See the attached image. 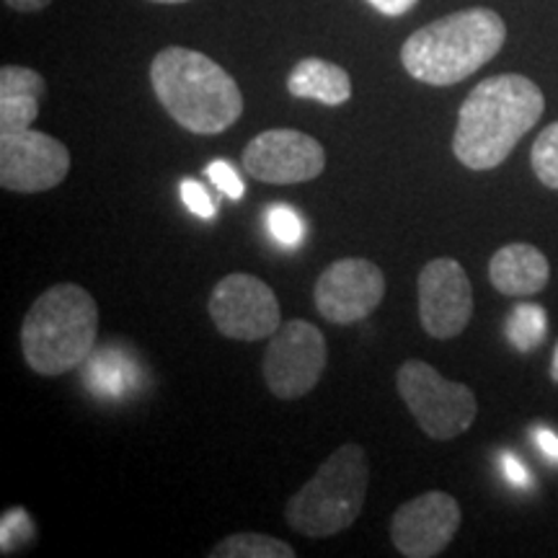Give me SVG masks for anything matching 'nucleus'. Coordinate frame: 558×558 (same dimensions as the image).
<instances>
[{
  "instance_id": "aec40b11",
  "label": "nucleus",
  "mask_w": 558,
  "mask_h": 558,
  "mask_svg": "<svg viewBox=\"0 0 558 558\" xmlns=\"http://www.w3.org/2000/svg\"><path fill=\"white\" fill-rule=\"evenodd\" d=\"M88 380L90 388H96V393L101 396H122V390L130 386L128 378V365L124 360L117 357L114 352H104L101 357H96L88 367Z\"/></svg>"
},
{
  "instance_id": "9d476101",
  "label": "nucleus",
  "mask_w": 558,
  "mask_h": 558,
  "mask_svg": "<svg viewBox=\"0 0 558 558\" xmlns=\"http://www.w3.org/2000/svg\"><path fill=\"white\" fill-rule=\"evenodd\" d=\"M386 298V277L375 262L347 256L329 264L313 288L320 318L337 326L365 320Z\"/></svg>"
},
{
  "instance_id": "9b49d317",
  "label": "nucleus",
  "mask_w": 558,
  "mask_h": 558,
  "mask_svg": "<svg viewBox=\"0 0 558 558\" xmlns=\"http://www.w3.org/2000/svg\"><path fill=\"white\" fill-rule=\"evenodd\" d=\"M418 320L432 339L448 341L465 331L473 318V288L460 262L439 256L424 264L416 279Z\"/></svg>"
},
{
  "instance_id": "6e6552de",
  "label": "nucleus",
  "mask_w": 558,
  "mask_h": 558,
  "mask_svg": "<svg viewBox=\"0 0 558 558\" xmlns=\"http://www.w3.org/2000/svg\"><path fill=\"white\" fill-rule=\"evenodd\" d=\"M207 311L215 329L235 341L271 339L282 326L275 290L246 271L222 277L207 300Z\"/></svg>"
},
{
  "instance_id": "cd10ccee",
  "label": "nucleus",
  "mask_w": 558,
  "mask_h": 558,
  "mask_svg": "<svg viewBox=\"0 0 558 558\" xmlns=\"http://www.w3.org/2000/svg\"><path fill=\"white\" fill-rule=\"evenodd\" d=\"M550 375H554V380L558 383V347H556V354H554V367H550Z\"/></svg>"
},
{
  "instance_id": "c85d7f7f",
  "label": "nucleus",
  "mask_w": 558,
  "mask_h": 558,
  "mask_svg": "<svg viewBox=\"0 0 558 558\" xmlns=\"http://www.w3.org/2000/svg\"><path fill=\"white\" fill-rule=\"evenodd\" d=\"M153 3H163V5H177V3H186V0H153Z\"/></svg>"
},
{
  "instance_id": "f257e3e1",
  "label": "nucleus",
  "mask_w": 558,
  "mask_h": 558,
  "mask_svg": "<svg viewBox=\"0 0 558 558\" xmlns=\"http://www.w3.org/2000/svg\"><path fill=\"white\" fill-rule=\"evenodd\" d=\"M543 111L546 96L538 83L518 73L492 75L460 104L452 153L471 171L497 169L538 124Z\"/></svg>"
},
{
  "instance_id": "2eb2a0df",
  "label": "nucleus",
  "mask_w": 558,
  "mask_h": 558,
  "mask_svg": "<svg viewBox=\"0 0 558 558\" xmlns=\"http://www.w3.org/2000/svg\"><path fill=\"white\" fill-rule=\"evenodd\" d=\"M288 90L295 99H313L324 107H341L352 99V78L329 60L305 58L288 75Z\"/></svg>"
},
{
  "instance_id": "5701e85b",
  "label": "nucleus",
  "mask_w": 558,
  "mask_h": 558,
  "mask_svg": "<svg viewBox=\"0 0 558 558\" xmlns=\"http://www.w3.org/2000/svg\"><path fill=\"white\" fill-rule=\"evenodd\" d=\"M179 192H181V199H184V205L190 207L192 213L197 215V218H202V220L215 218L218 207H215L213 197H209L207 190L199 184L197 179H184V181H181Z\"/></svg>"
},
{
  "instance_id": "ddd939ff",
  "label": "nucleus",
  "mask_w": 558,
  "mask_h": 558,
  "mask_svg": "<svg viewBox=\"0 0 558 558\" xmlns=\"http://www.w3.org/2000/svg\"><path fill=\"white\" fill-rule=\"evenodd\" d=\"M463 522L456 497L427 492L396 509L390 520V541L407 558H435L450 546Z\"/></svg>"
},
{
  "instance_id": "7ed1b4c3",
  "label": "nucleus",
  "mask_w": 558,
  "mask_h": 558,
  "mask_svg": "<svg viewBox=\"0 0 558 558\" xmlns=\"http://www.w3.org/2000/svg\"><path fill=\"white\" fill-rule=\"evenodd\" d=\"M507 24L492 9H465L416 29L401 47L411 78L427 86H456L497 58Z\"/></svg>"
},
{
  "instance_id": "6ab92c4d",
  "label": "nucleus",
  "mask_w": 558,
  "mask_h": 558,
  "mask_svg": "<svg viewBox=\"0 0 558 558\" xmlns=\"http://www.w3.org/2000/svg\"><path fill=\"white\" fill-rule=\"evenodd\" d=\"M530 163H533V171L541 179V184L558 192V122L548 124L535 137L533 150H530Z\"/></svg>"
},
{
  "instance_id": "f03ea898",
  "label": "nucleus",
  "mask_w": 558,
  "mask_h": 558,
  "mask_svg": "<svg viewBox=\"0 0 558 558\" xmlns=\"http://www.w3.org/2000/svg\"><path fill=\"white\" fill-rule=\"evenodd\" d=\"M160 107L194 135H220L243 114V94L226 68L190 47H166L150 62Z\"/></svg>"
},
{
  "instance_id": "39448f33",
  "label": "nucleus",
  "mask_w": 558,
  "mask_h": 558,
  "mask_svg": "<svg viewBox=\"0 0 558 558\" xmlns=\"http://www.w3.org/2000/svg\"><path fill=\"white\" fill-rule=\"evenodd\" d=\"M367 484L369 465L362 445H341L318 465L316 476L288 499L284 520L305 538H331L344 533L362 514Z\"/></svg>"
},
{
  "instance_id": "b1692460",
  "label": "nucleus",
  "mask_w": 558,
  "mask_h": 558,
  "mask_svg": "<svg viewBox=\"0 0 558 558\" xmlns=\"http://www.w3.org/2000/svg\"><path fill=\"white\" fill-rule=\"evenodd\" d=\"M533 437H535V445H538L543 456L556 460L558 463V435L556 432H550L548 427H535Z\"/></svg>"
},
{
  "instance_id": "423d86ee",
  "label": "nucleus",
  "mask_w": 558,
  "mask_h": 558,
  "mask_svg": "<svg viewBox=\"0 0 558 558\" xmlns=\"http://www.w3.org/2000/svg\"><path fill=\"white\" fill-rule=\"evenodd\" d=\"M396 390L418 429L437 442H450L476 422L478 401L463 383L448 380L429 362L407 360L396 373Z\"/></svg>"
},
{
  "instance_id": "393cba45",
  "label": "nucleus",
  "mask_w": 558,
  "mask_h": 558,
  "mask_svg": "<svg viewBox=\"0 0 558 558\" xmlns=\"http://www.w3.org/2000/svg\"><path fill=\"white\" fill-rule=\"evenodd\" d=\"M375 11H380L383 16H403L416 5V0H367Z\"/></svg>"
},
{
  "instance_id": "4468645a",
  "label": "nucleus",
  "mask_w": 558,
  "mask_h": 558,
  "mask_svg": "<svg viewBox=\"0 0 558 558\" xmlns=\"http://www.w3.org/2000/svg\"><path fill=\"white\" fill-rule=\"evenodd\" d=\"M494 290L507 298H533L548 288L550 264L533 243H507L488 262Z\"/></svg>"
},
{
  "instance_id": "0eeeda50",
  "label": "nucleus",
  "mask_w": 558,
  "mask_h": 558,
  "mask_svg": "<svg viewBox=\"0 0 558 558\" xmlns=\"http://www.w3.org/2000/svg\"><path fill=\"white\" fill-rule=\"evenodd\" d=\"M329 349L318 326L311 320H288L269 339L264 352V383L279 401H298L318 386Z\"/></svg>"
},
{
  "instance_id": "1a4fd4ad",
  "label": "nucleus",
  "mask_w": 558,
  "mask_h": 558,
  "mask_svg": "<svg viewBox=\"0 0 558 558\" xmlns=\"http://www.w3.org/2000/svg\"><path fill=\"white\" fill-rule=\"evenodd\" d=\"M68 173L70 150L60 140L32 128L0 132V186L5 192H50Z\"/></svg>"
},
{
  "instance_id": "4be33fe9",
  "label": "nucleus",
  "mask_w": 558,
  "mask_h": 558,
  "mask_svg": "<svg viewBox=\"0 0 558 558\" xmlns=\"http://www.w3.org/2000/svg\"><path fill=\"white\" fill-rule=\"evenodd\" d=\"M205 177L213 181V184L218 186V190L230 199H241L243 192H246V186H243L239 171H235L233 166L228 163V160H213V163H209L205 169Z\"/></svg>"
},
{
  "instance_id": "f8f14e48",
  "label": "nucleus",
  "mask_w": 558,
  "mask_h": 558,
  "mask_svg": "<svg viewBox=\"0 0 558 558\" xmlns=\"http://www.w3.org/2000/svg\"><path fill=\"white\" fill-rule=\"evenodd\" d=\"M243 169L262 184H303L326 169V150L300 130H267L243 148Z\"/></svg>"
},
{
  "instance_id": "f3484780",
  "label": "nucleus",
  "mask_w": 558,
  "mask_h": 558,
  "mask_svg": "<svg viewBox=\"0 0 558 558\" xmlns=\"http://www.w3.org/2000/svg\"><path fill=\"white\" fill-rule=\"evenodd\" d=\"M548 318L538 305H518L507 320V337L520 352H530L546 339Z\"/></svg>"
},
{
  "instance_id": "20e7f679",
  "label": "nucleus",
  "mask_w": 558,
  "mask_h": 558,
  "mask_svg": "<svg viewBox=\"0 0 558 558\" xmlns=\"http://www.w3.org/2000/svg\"><path fill=\"white\" fill-rule=\"evenodd\" d=\"M99 337V305L86 288L52 284L34 300L21 324V352L34 373H70L88 362Z\"/></svg>"
},
{
  "instance_id": "bb28decb",
  "label": "nucleus",
  "mask_w": 558,
  "mask_h": 558,
  "mask_svg": "<svg viewBox=\"0 0 558 558\" xmlns=\"http://www.w3.org/2000/svg\"><path fill=\"white\" fill-rule=\"evenodd\" d=\"M5 5L13 11H21V13H37V11H45L47 5L52 3V0H3Z\"/></svg>"
},
{
  "instance_id": "a878e982",
  "label": "nucleus",
  "mask_w": 558,
  "mask_h": 558,
  "mask_svg": "<svg viewBox=\"0 0 558 558\" xmlns=\"http://www.w3.org/2000/svg\"><path fill=\"white\" fill-rule=\"evenodd\" d=\"M501 463H505V476L509 478V484L512 486H518V488H522V486H527L530 484V473L522 469V463L514 456H507L501 458Z\"/></svg>"
},
{
  "instance_id": "412c9836",
  "label": "nucleus",
  "mask_w": 558,
  "mask_h": 558,
  "mask_svg": "<svg viewBox=\"0 0 558 558\" xmlns=\"http://www.w3.org/2000/svg\"><path fill=\"white\" fill-rule=\"evenodd\" d=\"M267 228H269L271 239H275L277 243H282V246H288V248L300 246V241H303V235H305L303 218H300L295 209L288 207V205L269 207Z\"/></svg>"
},
{
  "instance_id": "a211bd4d",
  "label": "nucleus",
  "mask_w": 558,
  "mask_h": 558,
  "mask_svg": "<svg viewBox=\"0 0 558 558\" xmlns=\"http://www.w3.org/2000/svg\"><path fill=\"white\" fill-rule=\"evenodd\" d=\"M41 94L32 90H0V132L26 130L39 117Z\"/></svg>"
},
{
  "instance_id": "dca6fc26",
  "label": "nucleus",
  "mask_w": 558,
  "mask_h": 558,
  "mask_svg": "<svg viewBox=\"0 0 558 558\" xmlns=\"http://www.w3.org/2000/svg\"><path fill=\"white\" fill-rule=\"evenodd\" d=\"M209 558H295V548L271 535L235 533L209 550Z\"/></svg>"
}]
</instances>
